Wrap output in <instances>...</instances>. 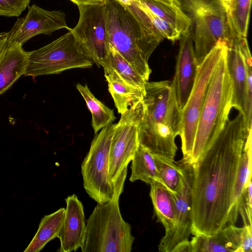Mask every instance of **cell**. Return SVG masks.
<instances>
[{
  "label": "cell",
  "mask_w": 252,
  "mask_h": 252,
  "mask_svg": "<svg viewBox=\"0 0 252 252\" xmlns=\"http://www.w3.org/2000/svg\"><path fill=\"white\" fill-rule=\"evenodd\" d=\"M76 88L84 99L88 109L91 112L92 126L95 134L116 119L113 110L98 100L90 91L87 85L83 86L77 84Z\"/></svg>",
  "instance_id": "484cf974"
},
{
  "label": "cell",
  "mask_w": 252,
  "mask_h": 252,
  "mask_svg": "<svg viewBox=\"0 0 252 252\" xmlns=\"http://www.w3.org/2000/svg\"><path fill=\"white\" fill-rule=\"evenodd\" d=\"M127 6L148 28L164 39L175 42L181 37V35L177 30L153 13L137 0H132L131 3Z\"/></svg>",
  "instance_id": "cb8c5ba5"
},
{
  "label": "cell",
  "mask_w": 252,
  "mask_h": 252,
  "mask_svg": "<svg viewBox=\"0 0 252 252\" xmlns=\"http://www.w3.org/2000/svg\"><path fill=\"white\" fill-rule=\"evenodd\" d=\"M28 53L29 63L24 76L33 78L70 69L90 68L94 63L70 31L50 43Z\"/></svg>",
  "instance_id": "52a82bcc"
},
{
  "label": "cell",
  "mask_w": 252,
  "mask_h": 252,
  "mask_svg": "<svg viewBox=\"0 0 252 252\" xmlns=\"http://www.w3.org/2000/svg\"><path fill=\"white\" fill-rule=\"evenodd\" d=\"M26 15L18 18L7 32V43L18 42L22 45L38 34L51 35L60 29L69 30L65 14L62 11H49L35 4L28 6Z\"/></svg>",
  "instance_id": "5bb4252c"
},
{
  "label": "cell",
  "mask_w": 252,
  "mask_h": 252,
  "mask_svg": "<svg viewBox=\"0 0 252 252\" xmlns=\"http://www.w3.org/2000/svg\"><path fill=\"white\" fill-rule=\"evenodd\" d=\"M226 63L231 78L232 107L242 114L247 133L252 128V62L247 38H234L227 46Z\"/></svg>",
  "instance_id": "30bf717a"
},
{
  "label": "cell",
  "mask_w": 252,
  "mask_h": 252,
  "mask_svg": "<svg viewBox=\"0 0 252 252\" xmlns=\"http://www.w3.org/2000/svg\"><path fill=\"white\" fill-rule=\"evenodd\" d=\"M66 207L65 216L58 233L60 252H75L83 241L86 223L83 205L75 194L65 199Z\"/></svg>",
  "instance_id": "2e32d148"
},
{
  "label": "cell",
  "mask_w": 252,
  "mask_h": 252,
  "mask_svg": "<svg viewBox=\"0 0 252 252\" xmlns=\"http://www.w3.org/2000/svg\"><path fill=\"white\" fill-rule=\"evenodd\" d=\"M126 167L115 181L114 195L109 201L98 204L86 221L81 246L82 252H130L134 237L130 225L121 215L119 200L124 190Z\"/></svg>",
  "instance_id": "277c9868"
},
{
  "label": "cell",
  "mask_w": 252,
  "mask_h": 252,
  "mask_svg": "<svg viewBox=\"0 0 252 252\" xmlns=\"http://www.w3.org/2000/svg\"><path fill=\"white\" fill-rule=\"evenodd\" d=\"M155 162L160 177L164 185L171 192L179 188L183 175L180 161L153 154Z\"/></svg>",
  "instance_id": "83f0119b"
},
{
  "label": "cell",
  "mask_w": 252,
  "mask_h": 252,
  "mask_svg": "<svg viewBox=\"0 0 252 252\" xmlns=\"http://www.w3.org/2000/svg\"><path fill=\"white\" fill-rule=\"evenodd\" d=\"M245 228L244 234L241 246V252H252V226H243Z\"/></svg>",
  "instance_id": "1f68e13d"
},
{
  "label": "cell",
  "mask_w": 252,
  "mask_h": 252,
  "mask_svg": "<svg viewBox=\"0 0 252 252\" xmlns=\"http://www.w3.org/2000/svg\"><path fill=\"white\" fill-rule=\"evenodd\" d=\"M79 18L69 30L98 66H102L109 51L104 2L78 6Z\"/></svg>",
  "instance_id": "8fae6325"
},
{
  "label": "cell",
  "mask_w": 252,
  "mask_h": 252,
  "mask_svg": "<svg viewBox=\"0 0 252 252\" xmlns=\"http://www.w3.org/2000/svg\"><path fill=\"white\" fill-rule=\"evenodd\" d=\"M227 47L211 75L198 119L189 163L196 161L223 128L232 108L233 88L226 63Z\"/></svg>",
  "instance_id": "5b68a950"
},
{
  "label": "cell",
  "mask_w": 252,
  "mask_h": 252,
  "mask_svg": "<svg viewBox=\"0 0 252 252\" xmlns=\"http://www.w3.org/2000/svg\"><path fill=\"white\" fill-rule=\"evenodd\" d=\"M31 0H0V16L18 17L29 6Z\"/></svg>",
  "instance_id": "4dcf8cb0"
},
{
  "label": "cell",
  "mask_w": 252,
  "mask_h": 252,
  "mask_svg": "<svg viewBox=\"0 0 252 252\" xmlns=\"http://www.w3.org/2000/svg\"><path fill=\"white\" fill-rule=\"evenodd\" d=\"M246 133L240 112L227 121L192 163L191 233L212 235L228 225Z\"/></svg>",
  "instance_id": "6da1fadb"
},
{
  "label": "cell",
  "mask_w": 252,
  "mask_h": 252,
  "mask_svg": "<svg viewBox=\"0 0 252 252\" xmlns=\"http://www.w3.org/2000/svg\"><path fill=\"white\" fill-rule=\"evenodd\" d=\"M245 228L230 224L218 231L222 238L229 252H241Z\"/></svg>",
  "instance_id": "f546056e"
},
{
  "label": "cell",
  "mask_w": 252,
  "mask_h": 252,
  "mask_svg": "<svg viewBox=\"0 0 252 252\" xmlns=\"http://www.w3.org/2000/svg\"><path fill=\"white\" fill-rule=\"evenodd\" d=\"M171 252H191V246L189 240L180 242L172 250Z\"/></svg>",
  "instance_id": "d6a6232c"
},
{
  "label": "cell",
  "mask_w": 252,
  "mask_h": 252,
  "mask_svg": "<svg viewBox=\"0 0 252 252\" xmlns=\"http://www.w3.org/2000/svg\"><path fill=\"white\" fill-rule=\"evenodd\" d=\"M109 45L147 82L148 61L164 39L148 28L130 8L117 0H105Z\"/></svg>",
  "instance_id": "3957f363"
},
{
  "label": "cell",
  "mask_w": 252,
  "mask_h": 252,
  "mask_svg": "<svg viewBox=\"0 0 252 252\" xmlns=\"http://www.w3.org/2000/svg\"><path fill=\"white\" fill-rule=\"evenodd\" d=\"M115 125L111 123L96 133L81 164L84 188L98 204L109 201L114 195V184L109 174V159Z\"/></svg>",
  "instance_id": "ba28073f"
},
{
  "label": "cell",
  "mask_w": 252,
  "mask_h": 252,
  "mask_svg": "<svg viewBox=\"0 0 252 252\" xmlns=\"http://www.w3.org/2000/svg\"><path fill=\"white\" fill-rule=\"evenodd\" d=\"M191 252H229L220 233L196 235L190 241Z\"/></svg>",
  "instance_id": "f1b7e54d"
},
{
  "label": "cell",
  "mask_w": 252,
  "mask_h": 252,
  "mask_svg": "<svg viewBox=\"0 0 252 252\" xmlns=\"http://www.w3.org/2000/svg\"><path fill=\"white\" fill-rule=\"evenodd\" d=\"M227 47L226 42L219 41L198 66L193 87L182 112V160L189 163L193 150L197 123L214 69Z\"/></svg>",
  "instance_id": "9c48e42d"
},
{
  "label": "cell",
  "mask_w": 252,
  "mask_h": 252,
  "mask_svg": "<svg viewBox=\"0 0 252 252\" xmlns=\"http://www.w3.org/2000/svg\"><path fill=\"white\" fill-rule=\"evenodd\" d=\"M190 21L194 53L199 66L217 42L233 40L225 8L220 0H176Z\"/></svg>",
  "instance_id": "8992f818"
},
{
  "label": "cell",
  "mask_w": 252,
  "mask_h": 252,
  "mask_svg": "<svg viewBox=\"0 0 252 252\" xmlns=\"http://www.w3.org/2000/svg\"><path fill=\"white\" fill-rule=\"evenodd\" d=\"M141 102L121 114L115 125L109 159V174L113 184L127 167L139 145L138 127L142 112Z\"/></svg>",
  "instance_id": "7c38bea8"
},
{
  "label": "cell",
  "mask_w": 252,
  "mask_h": 252,
  "mask_svg": "<svg viewBox=\"0 0 252 252\" xmlns=\"http://www.w3.org/2000/svg\"><path fill=\"white\" fill-rule=\"evenodd\" d=\"M108 90L119 114L137 106L142 100L144 92L124 80L114 70L104 69Z\"/></svg>",
  "instance_id": "ac0fdd59"
},
{
  "label": "cell",
  "mask_w": 252,
  "mask_h": 252,
  "mask_svg": "<svg viewBox=\"0 0 252 252\" xmlns=\"http://www.w3.org/2000/svg\"><path fill=\"white\" fill-rule=\"evenodd\" d=\"M153 13L174 28L181 36L189 31L191 23L176 5L154 0H137Z\"/></svg>",
  "instance_id": "603a6c76"
},
{
  "label": "cell",
  "mask_w": 252,
  "mask_h": 252,
  "mask_svg": "<svg viewBox=\"0 0 252 252\" xmlns=\"http://www.w3.org/2000/svg\"><path fill=\"white\" fill-rule=\"evenodd\" d=\"M252 0H232L227 10L229 28L233 37L246 38Z\"/></svg>",
  "instance_id": "4316f807"
},
{
  "label": "cell",
  "mask_w": 252,
  "mask_h": 252,
  "mask_svg": "<svg viewBox=\"0 0 252 252\" xmlns=\"http://www.w3.org/2000/svg\"><path fill=\"white\" fill-rule=\"evenodd\" d=\"M154 0L160 1V2H164V3H168L169 4H174V5H177V2H176V0Z\"/></svg>",
  "instance_id": "d590c367"
},
{
  "label": "cell",
  "mask_w": 252,
  "mask_h": 252,
  "mask_svg": "<svg viewBox=\"0 0 252 252\" xmlns=\"http://www.w3.org/2000/svg\"><path fill=\"white\" fill-rule=\"evenodd\" d=\"M65 209L62 208L44 216L40 220L38 230L24 252H39L50 241L57 237L63 222Z\"/></svg>",
  "instance_id": "44dd1931"
},
{
  "label": "cell",
  "mask_w": 252,
  "mask_h": 252,
  "mask_svg": "<svg viewBox=\"0 0 252 252\" xmlns=\"http://www.w3.org/2000/svg\"><path fill=\"white\" fill-rule=\"evenodd\" d=\"M150 196L158 222L165 232L175 225V204L171 192L161 183L154 181L150 184Z\"/></svg>",
  "instance_id": "ffe728a7"
},
{
  "label": "cell",
  "mask_w": 252,
  "mask_h": 252,
  "mask_svg": "<svg viewBox=\"0 0 252 252\" xmlns=\"http://www.w3.org/2000/svg\"><path fill=\"white\" fill-rule=\"evenodd\" d=\"M101 66L114 70L126 83L144 92L147 81L110 45L107 57Z\"/></svg>",
  "instance_id": "d4e9b609"
},
{
  "label": "cell",
  "mask_w": 252,
  "mask_h": 252,
  "mask_svg": "<svg viewBox=\"0 0 252 252\" xmlns=\"http://www.w3.org/2000/svg\"><path fill=\"white\" fill-rule=\"evenodd\" d=\"M179 48L176 58L175 74L176 92L178 102L182 110L191 92L196 78L197 64L192 32L190 28L180 39Z\"/></svg>",
  "instance_id": "9a60e30c"
},
{
  "label": "cell",
  "mask_w": 252,
  "mask_h": 252,
  "mask_svg": "<svg viewBox=\"0 0 252 252\" xmlns=\"http://www.w3.org/2000/svg\"><path fill=\"white\" fill-rule=\"evenodd\" d=\"M141 103L139 144L153 154L174 160L178 150L175 138L182 130V112L174 79L147 82Z\"/></svg>",
  "instance_id": "7a4b0ae2"
},
{
  "label": "cell",
  "mask_w": 252,
  "mask_h": 252,
  "mask_svg": "<svg viewBox=\"0 0 252 252\" xmlns=\"http://www.w3.org/2000/svg\"><path fill=\"white\" fill-rule=\"evenodd\" d=\"M183 170L181 183L178 189L171 192L175 204V225L165 232L158 246L160 252H171L181 242L189 240L191 233L192 164L180 161Z\"/></svg>",
  "instance_id": "4fadbf2b"
},
{
  "label": "cell",
  "mask_w": 252,
  "mask_h": 252,
  "mask_svg": "<svg viewBox=\"0 0 252 252\" xmlns=\"http://www.w3.org/2000/svg\"><path fill=\"white\" fill-rule=\"evenodd\" d=\"M252 129L247 135L240 159L234 186L232 204L229 212L228 225H234L239 214L243 194L250 180L252 179Z\"/></svg>",
  "instance_id": "d6986e66"
},
{
  "label": "cell",
  "mask_w": 252,
  "mask_h": 252,
  "mask_svg": "<svg viewBox=\"0 0 252 252\" xmlns=\"http://www.w3.org/2000/svg\"><path fill=\"white\" fill-rule=\"evenodd\" d=\"M129 181H142L147 184L154 181L163 184L155 162L153 154L145 147L139 144L131 161Z\"/></svg>",
  "instance_id": "7402d4cb"
},
{
  "label": "cell",
  "mask_w": 252,
  "mask_h": 252,
  "mask_svg": "<svg viewBox=\"0 0 252 252\" xmlns=\"http://www.w3.org/2000/svg\"><path fill=\"white\" fill-rule=\"evenodd\" d=\"M7 43V39L6 37L2 33H0V53L6 45Z\"/></svg>",
  "instance_id": "e575fe53"
},
{
  "label": "cell",
  "mask_w": 252,
  "mask_h": 252,
  "mask_svg": "<svg viewBox=\"0 0 252 252\" xmlns=\"http://www.w3.org/2000/svg\"><path fill=\"white\" fill-rule=\"evenodd\" d=\"M16 42L7 43L0 55V95L26 73L29 53Z\"/></svg>",
  "instance_id": "e0dca14e"
},
{
  "label": "cell",
  "mask_w": 252,
  "mask_h": 252,
  "mask_svg": "<svg viewBox=\"0 0 252 252\" xmlns=\"http://www.w3.org/2000/svg\"><path fill=\"white\" fill-rule=\"evenodd\" d=\"M117 1H118L119 2H120V3L124 4V5H129L131 3V1H132V0H117Z\"/></svg>",
  "instance_id": "8d00e7d4"
},
{
  "label": "cell",
  "mask_w": 252,
  "mask_h": 252,
  "mask_svg": "<svg viewBox=\"0 0 252 252\" xmlns=\"http://www.w3.org/2000/svg\"><path fill=\"white\" fill-rule=\"evenodd\" d=\"M78 6L88 5L103 3L105 0H70Z\"/></svg>",
  "instance_id": "836d02e7"
}]
</instances>
